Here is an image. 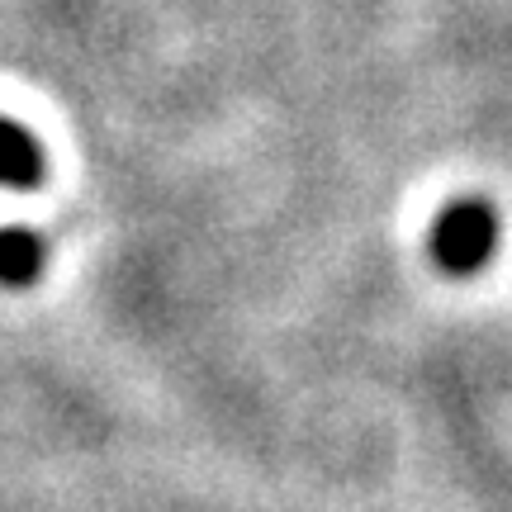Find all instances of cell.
<instances>
[{"label":"cell","instance_id":"cell-1","mask_svg":"<svg viewBox=\"0 0 512 512\" xmlns=\"http://www.w3.org/2000/svg\"><path fill=\"white\" fill-rule=\"evenodd\" d=\"M498 252V214L484 200H456L432 228V256L446 275H475Z\"/></svg>","mask_w":512,"mask_h":512},{"label":"cell","instance_id":"cell-2","mask_svg":"<svg viewBox=\"0 0 512 512\" xmlns=\"http://www.w3.org/2000/svg\"><path fill=\"white\" fill-rule=\"evenodd\" d=\"M43 147L29 138V128H19L15 119H0V185L15 190H34L43 181Z\"/></svg>","mask_w":512,"mask_h":512},{"label":"cell","instance_id":"cell-3","mask_svg":"<svg viewBox=\"0 0 512 512\" xmlns=\"http://www.w3.org/2000/svg\"><path fill=\"white\" fill-rule=\"evenodd\" d=\"M43 238L29 233V228H0V285H10V290H24V285H34L38 275H43Z\"/></svg>","mask_w":512,"mask_h":512}]
</instances>
